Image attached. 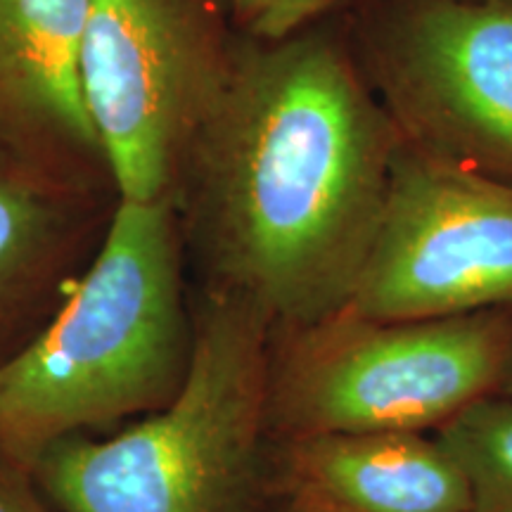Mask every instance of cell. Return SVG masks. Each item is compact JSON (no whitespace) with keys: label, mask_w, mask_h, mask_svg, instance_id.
<instances>
[{"label":"cell","mask_w":512,"mask_h":512,"mask_svg":"<svg viewBox=\"0 0 512 512\" xmlns=\"http://www.w3.org/2000/svg\"><path fill=\"white\" fill-rule=\"evenodd\" d=\"M399 147L349 34L320 22L230 41L171 197L204 292L259 313L273 335L349 306Z\"/></svg>","instance_id":"6da1fadb"},{"label":"cell","mask_w":512,"mask_h":512,"mask_svg":"<svg viewBox=\"0 0 512 512\" xmlns=\"http://www.w3.org/2000/svg\"><path fill=\"white\" fill-rule=\"evenodd\" d=\"M183 254L174 200L114 202L60 309L0 363V458L34 475L60 441L174 399L192 354Z\"/></svg>","instance_id":"7a4b0ae2"},{"label":"cell","mask_w":512,"mask_h":512,"mask_svg":"<svg viewBox=\"0 0 512 512\" xmlns=\"http://www.w3.org/2000/svg\"><path fill=\"white\" fill-rule=\"evenodd\" d=\"M271 344L259 313L202 292L174 399L112 437L60 441L36 484L62 512H252L271 477Z\"/></svg>","instance_id":"3957f363"},{"label":"cell","mask_w":512,"mask_h":512,"mask_svg":"<svg viewBox=\"0 0 512 512\" xmlns=\"http://www.w3.org/2000/svg\"><path fill=\"white\" fill-rule=\"evenodd\" d=\"M510 361L512 309L403 320L342 309L273 335L271 437L437 432L501 392Z\"/></svg>","instance_id":"277c9868"},{"label":"cell","mask_w":512,"mask_h":512,"mask_svg":"<svg viewBox=\"0 0 512 512\" xmlns=\"http://www.w3.org/2000/svg\"><path fill=\"white\" fill-rule=\"evenodd\" d=\"M209 0H91L81 91L119 202L174 197L230 41Z\"/></svg>","instance_id":"5b68a950"},{"label":"cell","mask_w":512,"mask_h":512,"mask_svg":"<svg viewBox=\"0 0 512 512\" xmlns=\"http://www.w3.org/2000/svg\"><path fill=\"white\" fill-rule=\"evenodd\" d=\"M351 48L401 143L512 183V0H366Z\"/></svg>","instance_id":"8992f818"},{"label":"cell","mask_w":512,"mask_h":512,"mask_svg":"<svg viewBox=\"0 0 512 512\" xmlns=\"http://www.w3.org/2000/svg\"><path fill=\"white\" fill-rule=\"evenodd\" d=\"M344 309L382 320L512 309V183L401 143Z\"/></svg>","instance_id":"52a82bcc"},{"label":"cell","mask_w":512,"mask_h":512,"mask_svg":"<svg viewBox=\"0 0 512 512\" xmlns=\"http://www.w3.org/2000/svg\"><path fill=\"white\" fill-rule=\"evenodd\" d=\"M107 221L79 174L0 143V363L60 309Z\"/></svg>","instance_id":"ba28073f"},{"label":"cell","mask_w":512,"mask_h":512,"mask_svg":"<svg viewBox=\"0 0 512 512\" xmlns=\"http://www.w3.org/2000/svg\"><path fill=\"white\" fill-rule=\"evenodd\" d=\"M268 486L304 512H472L470 484L427 432H342L275 441Z\"/></svg>","instance_id":"9c48e42d"},{"label":"cell","mask_w":512,"mask_h":512,"mask_svg":"<svg viewBox=\"0 0 512 512\" xmlns=\"http://www.w3.org/2000/svg\"><path fill=\"white\" fill-rule=\"evenodd\" d=\"M88 3L0 0V143L67 171L102 162L81 91Z\"/></svg>","instance_id":"30bf717a"},{"label":"cell","mask_w":512,"mask_h":512,"mask_svg":"<svg viewBox=\"0 0 512 512\" xmlns=\"http://www.w3.org/2000/svg\"><path fill=\"white\" fill-rule=\"evenodd\" d=\"M437 437L463 467L472 512H512V396L496 392L472 403Z\"/></svg>","instance_id":"8fae6325"},{"label":"cell","mask_w":512,"mask_h":512,"mask_svg":"<svg viewBox=\"0 0 512 512\" xmlns=\"http://www.w3.org/2000/svg\"><path fill=\"white\" fill-rule=\"evenodd\" d=\"M366 0H226V17L240 36L278 41Z\"/></svg>","instance_id":"7c38bea8"},{"label":"cell","mask_w":512,"mask_h":512,"mask_svg":"<svg viewBox=\"0 0 512 512\" xmlns=\"http://www.w3.org/2000/svg\"><path fill=\"white\" fill-rule=\"evenodd\" d=\"M0 512H62L43 494L31 472L0 458Z\"/></svg>","instance_id":"4fadbf2b"},{"label":"cell","mask_w":512,"mask_h":512,"mask_svg":"<svg viewBox=\"0 0 512 512\" xmlns=\"http://www.w3.org/2000/svg\"><path fill=\"white\" fill-rule=\"evenodd\" d=\"M501 392H503V394H508V396H512V361H510V368H508V375H505V382H503V387H501Z\"/></svg>","instance_id":"5bb4252c"},{"label":"cell","mask_w":512,"mask_h":512,"mask_svg":"<svg viewBox=\"0 0 512 512\" xmlns=\"http://www.w3.org/2000/svg\"><path fill=\"white\" fill-rule=\"evenodd\" d=\"M209 3L219 12H223V17H226V0H209Z\"/></svg>","instance_id":"9a60e30c"},{"label":"cell","mask_w":512,"mask_h":512,"mask_svg":"<svg viewBox=\"0 0 512 512\" xmlns=\"http://www.w3.org/2000/svg\"><path fill=\"white\" fill-rule=\"evenodd\" d=\"M280 512H304V510H299L297 505H292V503H285V508L280 510Z\"/></svg>","instance_id":"2e32d148"}]
</instances>
